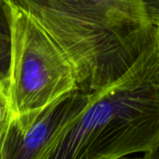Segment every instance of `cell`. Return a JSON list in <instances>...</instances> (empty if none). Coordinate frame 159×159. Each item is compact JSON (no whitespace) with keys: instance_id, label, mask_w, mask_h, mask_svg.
<instances>
[{"instance_id":"cell-1","label":"cell","mask_w":159,"mask_h":159,"mask_svg":"<svg viewBox=\"0 0 159 159\" xmlns=\"http://www.w3.org/2000/svg\"><path fill=\"white\" fill-rule=\"evenodd\" d=\"M69 61L78 90L91 93L125 75L156 26L144 0H16Z\"/></svg>"},{"instance_id":"cell-2","label":"cell","mask_w":159,"mask_h":159,"mask_svg":"<svg viewBox=\"0 0 159 159\" xmlns=\"http://www.w3.org/2000/svg\"><path fill=\"white\" fill-rule=\"evenodd\" d=\"M159 141V28L132 67L88 94L76 116L39 159H119Z\"/></svg>"},{"instance_id":"cell-3","label":"cell","mask_w":159,"mask_h":159,"mask_svg":"<svg viewBox=\"0 0 159 159\" xmlns=\"http://www.w3.org/2000/svg\"><path fill=\"white\" fill-rule=\"evenodd\" d=\"M5 5L10 34L7 77L11 118H15L78 89L69 61L52 37L16 0H5Z\"/></svg>"},{"instance_id":"cell-4","label":"cell","mask_w":159,"mask_h":159,"mask_svg":"<svg viewBox=\"0 0 159 159\" xmlns=\"http://www.w3.org/2000/svg\"><path fill=\"white\" fill-rule=\"evenodd\" d=\"M88 94L75 90L48 106L11 118L0 141V159H39L85 105Z\"/></svg>"},{"instance_id":"cell-5","label":"cell","mask_w":159,"mask_h":159,"mask_svg":"<svg viewBox=\"0 0 159 159\" xmlns=\"http://www.w3.org/2000/svg\"><path fill=\"white\" fill-rule=\"evenodd\" d=\"M10 54L9 23L5 0H0V79L7 76Z\"/></svg>"},{"instance_id":"cell-6","label":"cell","mask_w":159,"mask_h":159,"mask_svg":"<svg viewBox=\"0 0 159 159\" xmlns=\"http://www.w3.org/2000/svg\"><path fill=\"white\" fill-rule=\"evenodd\" d=\"M11 118L7 77L0 79V141L2 140Z\"/></svg>"},{"instance_id":"cell-7","label":"cell","mask_w":159,"mask_h":159,"mask_svg":"<svg viewBox=\"0 0 159 159\" xmlns=\"http://www.w3.org/2000/svg\"><path fill=\"white\" fill-rule=\"evenodd\" d=\"M145 7L152 23L156 26L159 23V0L145 1Z\"/></svg>"},{"instance_id":"cell-8","label":"cell","mask_w":159,"mask_h":159,"mask_svg":"<svg viewBox=\"0 0 159 159\" xmlns=\"http://www.w3.org/2000/svg\"><path fill=\"white\" fill-rule=\"evenodd\" d=\"M143 157L145 159H159V141L152 149L144 153Z\"/></svg>"},{"instance_id":"cell-9","label":"cell","mask_w":159,"mask_h":159,"mask_svg":"<svg viewBox=\"0 0 159 159\" xmlns=\"http://www.w3.org/2000/svg\"><path fill=\"white\" fill-rule=\"evenodd\" d=\"M119 159H145L144 157H121V158Z\"/></svg>"},{"instance_id":"cell-10","label":"cell","mask_w":159,"mask_h":159,"mask_svg":"<svg viewBox=\"0 0 159 159\" xmlns=\"http://www.w3.org/2000/svg\"><path fill=\"white\" fill-rule=\"evenodd\" d=\"M156 26H157V28H159V23H158V24H157V25H156Z\"/></svg>"}]
</instances>
